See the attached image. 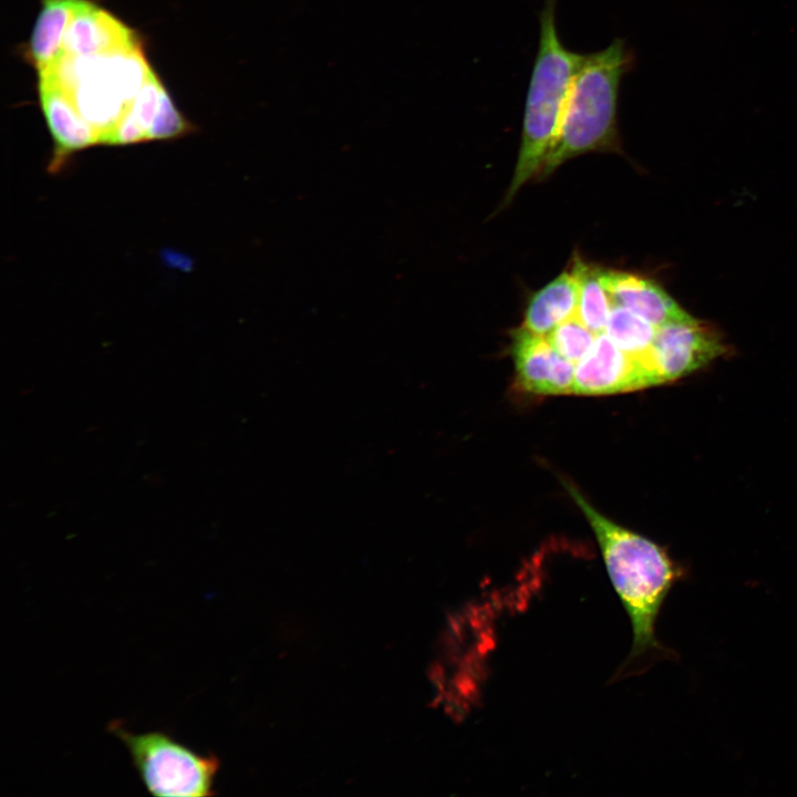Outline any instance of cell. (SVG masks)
Wrapping results in <instances>:
<instances>
[{
  "label": "cell",
  "instance_id": "6da1fadb",
  "mask_svg": "<svg viewBox=\"0 0 797 797\" xmlns=\"http://www.w3.org/2000/svg\"><path fill=\"white\" fill-rule=\"evenodd\" d=\"M565 486L596 535L611 583L629 617L630 659L650 650H663L655 635V623L683 571L662 547L617 525L592 507L576 487L568 483Z\"/></svg>",
  "mask_w": 797,
  "mask_h": 797
},
{
  "label": "cell",
  "instance_id": "7a4b0ae2",
  "mask_svg": "<svg viewBox=\"0 0 797 797\" xmlns=\"http://www.w3.org/2000/svg\"><path fill=\"white\" fill-rule=\"evenodd\" d=\"M633 62V54L620 38L598 52L583 55L569 90L557 138L538 176L546 177L562 163L582 154L620 149V85Z\"/></svg>",
  "mask_w": 797,
  "mask_h": 797
},
{
  "label": "cell",
  "instance_id": "3957f363",
  "mask_svg": "<svg viewBox=\"0 0 797 797\" xmlns=\"http://www.w3.org/2000/svg\"><path fill=\"white\" fill-rule=\"evenodd\" d=\"M556 7L557 0H545L540 12L539 44L526 96L521 143L504 205L538 176L557 138L569 90L584 55L562 43Z\"/></svg>",
  "mask_w": 797,
  "mask_h": 797
},
{
  "label": "cell",
  "instance_id": "277c9868",
  "mask_svg": "<svg viewBox=\"0 0 797 797\" xmlns=\"http://www.w3.org/2000/svg\"><path fill=\"white\" fill-rule=\"evenodd\" d=\"M152 66L142 46L103 55L63 54L51 69L102 144L130 107Z\"/></svg>",
  "mask_w": 797,
  "mask_h": 797
},
{
  "label": "cell",
  "instance_id": "5b68a950",
  "mask_svg": "<svg viewBox=\"0 0 797 797\" xmlns=\"http://www.w3.org/2000/svg\"><path fill=\"white\" fill-rule=\"evenodd\" d=\"M108 731L126 746L149 794L162 797L215 795L219 760L214 754H199L161 731L133 733L118 721L111 722Z\"/></svg>",
  "mask_w": 797,
  "mask_h": 797
},
{
  "label": "cell",
  "instance_id": "8992f818",
  "mask_svg": "<svg viewBox=\"0 0 797 797\" xmlns=\"http://www.w3.org/2000/svg\"><path fill=\"white\" fill-rule=\"evenodd\" d=\"M726 352L714 328L692 315L659 327L651 360L660 383L677 380Z\"/></svg>",
  "mask_w": 797,
  "mask_h": 797
},
{
  "label": "cell",
  "instance_id": "52a82bcc",
  "mask_svg": "<svg viewBox=\"0 0 797 797\" xmlns=\"http://www.w3.org/2000/svg\"><path fill=\"white\" fill-rule=\"evenodd\" d=\"M658 385L650 370L623 352L607 335H597L589 352L577 363L572 393L613 394Z\"/></svg>",
  "mask_w": 797,
  "mask_h": 797
},
{
  "label": "cell",
  "instance_id": "ba28073f",
  "mask_svg": "<svg viewBox=\"0 0 797 797\" xmlns=\"http://www.w3.org/2000/svg\"><path fill=\"white\" fill-rule=\"evenodd\" d=\"M40 105L54 142L48 170L55 174L74 153L101 144L99 132L80 114L53 71L38 74Z\"/></svg>",
  "mask_w": 797,
  "mask_h": 797
},
{
  "label": "cell",
  "instance_id": "9c48e42d",
  "mask_svg": "<svg viewBox=\"0 0 797 797\" xmlns=\"http://www.w3.org/2000/svg\"><path fill=\"white\" fill-rule=\"evenodd\" d=\"M511 355L520 387L534 394L572 393L576 364L562 358L545 335L524 327L511 331Z\"/></svg>",
  "mask_w": 797,
  "mask_h": 797
},
{
  "label": "cell",
  "instance_id": "30bf717a",
  "mask_svg": "<svg viewBox=\"0 0 797 797\" xmlns=\"http://www.w3.org/2000/svg\"><path fill=\"white\" fill-rule=\"evenodd\" d=\"M141 46L134 31L90 0L76 8L63 38V51L73 56L103 55Z\"/></svg>",
  "mask_w": 797,
  "mask_h": 797
},
{
  "label": "cell",
  "instance_id": "8fae6325",
  "mask_svg": "<svg viewBox=\"0 0 797 797\" xmlns=\"http://www.w3.org/2000/svg\"><path fill=\"white\" fill-rule=\"evenodd\" d=\"M612 304L627 308L656 327L690 317L659 284L639 275L600 269Z\"/></svg>",
  "mask_w": 797,
  "mask_h": 797
},
{
  "label": "cell",
  "instance_id": "7c38bea8",
  "mask_svg": "<svg viewBox=\"0 0 797 797\" xmlns=\"http://www.w3.org/2000/svg\"><path fill=\"white\" fill-rule=\"evenodd\" d=\"M579 284L572 270L562 272L537 291L527 306L522 327L547 335L556 327L577 314Z\"/></svg>",
  "mask_w": 797,
  "mask_h": 797
},
{
  "label": "cell",
  "instance_id": "4fadbf2b",
  "mask_svg": "<svg viewBox=\"0 0 797 797\" xmlns=\"http://www.w3.org/2000/svg\"><path fill=\"white\" fill-rule=\"evenodd\" d=\"M82 0H41L27 55L39 73L52 69L64 54L63 38Z\"/></svg>",
  "mask_w": 797,
  "mask_h": 797
},
{
  "label": "cell",
  "instance_id": "5bb4252c",
  "mask_svg": "<svg viewBox=\"0 0 797 797\" xmlns=\"http://www.w3.org/2000/svg\"><path fill=\"white\" fill-rule=\"evenodd\" d=\"M658 329L659 327L633 311L612 304L604 332L623 352L641 361L656 383L661 384L651 360Z\"/></svg>",
  "mask_w": 797,
  "mask_h": 797
},
{
  "label": "cell",
  "instance_id": "9a60e30c",
  "mask_svg": "<svg viewBox=\"0 0 797 797\" xmlns=\"http://www.w3.org/2000/svg\"><path fill=\"white\" fill-rule=\"evenodd\" d=\"M599 267L591 266L575 257L572 271L579 284L577 315L593 333L605 331L612 302L600 278Z\"/></svg>",
  "mask_w": 797,
  "mask_h": 797
},
{
  "label": "cell",
  "instance_id": "2e32d148",
  "mask_svg": "<svg viewBox=\"0 0 797 797\" xmlns=\"http://www.w3.org/2000/svg\"><path fill=\"white\" fill-rule=\"evenodd\" d=\"M597 335L576 314L556 327L546 338L562 358L577 365L589 352Z\"/></svg>",
  "mask_w": 797,
  "mask_h": 797
},
{
  "label": "cell",
  "instance_id": "e0dca14e",
  "mask_svg": "<svg viewBox=\"0 0 797 797\" xmlns=\"http://www.w3.org/2000/svg\"><path fill=\"white\" fill-rule=\"evenodd\" d=\"M194 130V125L176 108L169 93L163 86L158 110L148 131L147 141L177 138Z\"/></svg>",
  "mask_w": 797,
  "mask_h": 797
},
{
  "label": "cell",
  "instance_id": "ac0fdd59",
  "mask_svg": "<svg viewBox=\"0 0 797 797\" xmlns=\"http://www.w3.org/2000/svg\"><path fill=\"white\" fill-rule=\"evenodd\" d=\"M163 86L157 74L151 69L143 85L126 110L134 123L143 131L146 142H148V131L158 110Z\"/></svg>",
  "mask_w": 797,
  "mask_h": 797
}]
</instances>
